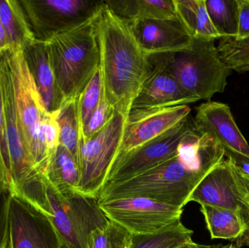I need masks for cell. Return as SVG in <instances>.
<instances>
[{
  "label": "cell",
  "instance_id": "1",
  "mask_svg": "<svg viewBox=\"0 0 249 248\" xmlns=\"http://www.w3.org/2000/svg\"><path fill=\"white\" fill-rule=\"evenodd\" d=\"M96 26L105 94L115 111L127 116L147 73V55L128 23L118 17L105 1Z\"/></svg>",
  "mask_w": 249,
  "mask_h": 248
},
{
  "label": "cell",
  "instance_id": "2",
  "mask_svg": "<svg viewBox=\"0 0 249 248\" xmlns=\"http://www.w3.org/2000/svg\"><path fill=\"white\" fill-rule=\"evenodd\" d=\"M98 16L46 42L51 66L65 101L77 99L99 67Z\"/></svg>",
  "mask_w": 249,
  "mask_h": 248
},
{
  "label": "cell",
  "instance_id": "3",
  "mask_svg": "<svg viewBox=\"0 0 249 248\" xmlns=\"http://www.w3.org/2000/svg\"><path fill=\"white\" fill-rule=\"evenodd\" d=\"M205 176L187 167L176 155L131 179L106 185L98 200L139 197L184 208Z\"/></svg>",
  "mask_w": 249,
  "mask_h": 248
},
{
  "label": "cell",
  "instance_id": "4",
  "mask_svg": "<svg viewBox=\"0 0 249 248\" xmlns=\"http://www.w3.org/2000/svg\"><path fill=\"white\" fill-rule=\"evenodd\" d=\"M162 55L173 75L199 100L209 101L225 92L231 70L221 58L215 39L193 38L187 49Z\"/></svg>",
  "mask_w": 249,
  "mask_h": 248
},
{
  "label": "cell",
  "instance_id": "5",
  "mask_svg": "<svg viewBox=\"0 0 249 248\" xmlns=\"http://www.w3.org/2000/svg\"><path fill=\"white\" fill-rule=\"evenodd\" d=\"M8 61L14 87L15 102L20 131L34 167L45 175L51 160L42 134V123L47 113L33 78L20 50L3 52Z\"/></svg>",
  "mask_w": 249,
  "mask_h": 248
},
{
  "label": "cell",
  "instance_id": "6",
  "mask_svg": "<svg viewBox=\"0 0 249 248\" xmlns=\"http://www.w3.org/2000/svg\"><path fill=\"white\" fill-rule=\"evenodd\" d=\"M36 40L82 26L95 18L105 5L102 0H19Z\"/></svg>",
  "mask_w": 249,
  "mask_h": 248
},
{
  "label": "cell",
  "instance_id": "7",
  "mask_svg": "<svg viewBox=\"0 0 249 248\" xmlns=\"http://www.w3.org/2000/svg\"><path fill=\"white\" fill-rule=\"evenodd\" d=\"M127 116L115 112L110 122L96 135L81 143L78 192L98 199L118 157Z\"/></svg>",
  "mask_w": 249,
  "mask_h": 248
},
{
  "label": "cell",
  "instance_id": "8",
  "mask_svg": "<svg viewBox=\"0 0 249 248\" xmlns=\"http://www.w3.org/2000/svg\"><path fill=\"white\" fill-rule=\"evenodd\" d=\"M50 219L56 229L64 248H86L88 239L95 230L105 227L109 220L96 198L73 192L60 195L49 202Z\"/></svg>",
  "mask_w": 249,
  "mask_h": 248
},
{
  "label": "cell",
  "instance_id": "9",
  "mask_svg": "<svg viewBox=\"0 0 249 248\" xmlns=\"http://www.w3.org/2000/svg\"><path fill=\"white\" fill-rule=\"evenodd\" d=\"M200 205L227 208L238 213L246 232L237 247H249V193L228 159L217 165L199 183L189 199Z\"/></svg>",
  "mask_w": 249,
  "mask_h": 248
},
{
  "label": "cell",
  "instance_id": "10",
  "mask_svg": "<svg viewBox=\"0 0 249 248\" xmlns=\"http://www.w3.org/2000/svg\"><path fill=\"white\" fill-rule=\"evenodd\" d=\"M108 219L132 234H151L181 220L183 208L148 198L130 197L99 201Z\"/></svg>",
  "mask_w": 249,
  "mask_h": 248
},
{
  "label": "cell",
  "instance_id": "11",
  "mask_svg": "<svg viewBox=\"0 0 249 248\" xmlns=\"http://www.w3.org/2000/svg\"><path fill=\"white\" fill-rule=\"evenodd\" d=\"M193 128V119L189 116L158 138L118 154L105 186L122 183L175 157L180 141Z\"/></svg>",
  "mask_w": 249,
  "mask_h": 248
},
{
  "label": "cell",
  "instance_id": "12",
  "mask_svg": "<svg viewBox=\"0 0 249 248\" xmlns=\"http://www.w3.org/2000/svg\"><path fill=\"white\" fill-rule=\"evenodd\" d=\"M8 248H64L49 217L17 195L9 203Z\"/></svg>",
  "mask_w": 249,
  "mask_h": 248
},
{
  "label": "cell",
  "instance_id": "13",
  "mask_svg": "<svg viewBox=\"0 0 249 248\" xmlns=\"http://www.w3.org/2000/svg\"><path fill=\"white\" fill-rule=\"evenodd\" d=\"M147 73L131 109L167 107L198 101L170 71L162 53L147 55Z\"/></svg>",
  "mask_w": 249,
  "mask_h": 248
},
{
  "label": "cell",
  "instance_id": "14",
  "mask_svg": "<svg viewBox=\"0 0 249 248\" xmlns=\"http://www.w3.org/2000/svg\"><path fill=\"white\" fill-rule=\"evenodd\" d=\"M190 112L187 105L130 109L126 117L118 154L158 138L185 120L190 116Z\"/></svg>",
  "mask_w": 249,
  "mask_h": 248
},
{
  "label": "cell",
  "instance_id": "15",
  "mask_svg": "<svg viewBox=\"0 0 249 248\" xmlns=\"http://www.w3.org/2000/svg\"><path fill=\"white\" fill-rule=\"evenodd\" d=\"M195 131L207 135L223 147L225 151L249 157V144L240 131L228 104L209 101L196 108Z\"/></svg>",
  "mask_w": 249,
  "mask_h": 248
},
{
  "label": "cell",
  "instance_id": "16",
  "mask_svg": "<svg viewBox=\"0 0 249 248\" xmlns=\"http://www.w3.org/2000/svg\"><path fill=\"white\" fill-rule=\"evenodd\" d=\"M127 23L146 55L184 50L190 48L193 42V36L178 17Z\"/></svg>",
  "mask_w": 249,
  "mask_h": 248
},
{
  "label": "cell",
  "instance_id": "17",
  "mask_svg": "<svg viewBox=\"0 0 249 248\" xmlns=\"http://www.w3.org/2000/svg\"><path fill=\"white\" fill-rule=\"evenodd\" d=\"M22 51L45 109L51 113L58 112L65 100L55 80L46 42L36 39Z\"/></svg>",
  "mask_w": 249,
  "mask_h": 248
},
{
  "label": "cell",
  "instance_id": "18",
  "mask_svg": "<svg viewBox=\"0 0 249 248\" xmlns=\"http://www.w3.org/2000/svg\"><path fill=\"white\" fill-rule=\"evenodd\" d=\"M105 4L126 22L177 17L174 0H107Z\"/></svg>",
  "mask_w": 249,
  "mask_h": 248
},
{
  "label": "cell",
  "instance_id": "19",
  "mask_svg": "<svg viewBox=\"0 0 249 248\" xmlns=\"http://www.w3.org/2000/svg\"><path fill=\"white\" fill-rule=\"evenodd\" d=\"M45 176L62 196L78 192L80 164L65 147L59 144L51 157Z\"/></svg>",
  "mask_w": 249,
  "mask_h": 248
},
{
  "label": "cell",
  "instance_id": "20",
  "mask_svg": "<svg viewBox=\"0 0 249 248\" xmlns=\"http://www.w3.org/2000/svg\"><path fill=\"white\" fill-rule=\"evenodd\" d=\"M212 239L228 240L237 246L244 237L246 226L238 213L227 208L200 205Z\"/></svg>",
  "mask_w": 249,
  "mask_h": 248
},
{
  "label": "cell",
  "instance_id": "21",
  "mask_svg": "<svg viewBox=\"0 0 249 248\" xmlns=\"http://www.w3.org/2000/svg\"><path fill=\"white\" fill-rule=\"evenodd\" d=\"M0 19L11 49L23 50L36 40L19 0H0Z\"/></svg>",
  "mask_w": 249,
  "mask_h": 248
},
{
  "label": "cell",
  "instance_id": "22",
  "mask_svg": "<svg viewBox=\"0 0 249 248\" xmlns=\"http://www.w3.org/2000/svg\"><path fill=\"white\" fill-rule=\"evenodd\" d=\"M177 17L193 38H221L209 18L205 0H174Z\"/></svg>",
  "mask_w": 249,
  "mask_h": 248
},
{
  "label": "cell",
  "instance_id": "23",
  "mask_svg": "<svg viewBox=\"0 0 249 248\" xmlns=\"http://www.w3.org/2000/svg\"><path fill=\"white\" fill-rule=\"evenodd\" d=\"M193 235L180 220L155 234H132L130 248H178L193 243Z\"/></svg>",
  "mask_w": 249,
  "mask_h": 248
},
{
  "label": "cell",
  "instance_id": "24",
  "mask_svg": "<svg viewBox=\"0 0 249 248\" xmlns=\"http://www.w3.org/2000/svg\"><path fill=\"white\" fill-rule=\"evenodd\" d=\"M205 1L209 18L220 37H236L239 16L238 0H205Z\"/></svg>",
  "mask_w": 249,
  "mask_h": 248
},
{
  "label": "cell",
  "instance_id": "25",
  "mask_svg": "<svg viewBox=\"0 0 249 248\" xmlns=\"http://www.w3.org/2000/svg\"><path fill=\"white\" fill-rule=\"evenodd\" d=\"M59 144L65 147L80 164L81 132L77 112V99L64 102L58 112Z\"/></svg>",
  "mask_w": 249,
  "mask_h": 248
},
{
  "label": "cell",
  "instance_id": "26",
  "mask_svg": "<svg viewBox=\"0 0 249 248\" xmlns=\"http://www.w3.org/2000/svg\"><path fill=\"white\" fill-rule=\"evenodd\" d=\"M103 92V79L100 67H99L77 99V116L81 137L83 129L100 103Z\"/></svg>",
  "mask_w": 249,
  "mask_h": 248
},
{
  "label": "cell",
  "instance_id": "27",
  "mask_svg": "<svg viewBox=\"0 0 249 248\" xmlns=\"http://www.w3.org/2000/svg\"><path fill=\"white\" fill-rule=\"evenodd\" d=\"M131 241V233L109 220L105 227L90 234L86 248H130Z\"/></svg>",
  "mask_w": 249,
  "mask_h": 248
},
{
  "label": "cell",
  "instance_id": "28",
  "mask_svg": "<svg viewBox=\"0 0 249 248\" xmlns=\"http://www.w3.org/2000/svg\"><path fill=\"white\" fill-rule=\"evenodd\" d=\"M217 49L221 58L231 71L238 73L249 71V38L244 40L221 38Z\"/></svg>",
  "mask_w": 249,
  "mask_h": 248
},
{
  "label": "cell",
  "instance_id": "29",
  "mask_svg": "<svg viewBox=\"0 0 249 248\" xmlns=\"http://www.w3.org/2000/svg\"><path fill=\"white\" fill-rule=\"evenodd\" d=\"M115 112L113 106L109 103L104 89L100 103L82 132L81 143L88 141L102 131L110 122Z\"/></svg>",
  "mask_w": 249,
  "mask_h": 248
},
{
  "label": "cell",
  "instance_id": "30",
  "mask_svg": "<svg viewBox=\"0 0 249 248\" xmlns=\"http://www.w3.org/2000/svg\"><path fill=\"white\" fill-rule=\"evenodd\" d=\"M10 175L11 165L0 83V187L4 188L9 192L10 187Z\"/></svg>",
  "mask_w": 249,
  "mask_h": 248
},
{
  "label": "cell",
  "instance_id": "31",
  "mask_svg": "<svg viewBox=\"0 0 249 248\" xmlns=\"http://www.w3.org/2000/svg\"><path fill=\"white\" fill-rule=\"evenodd\" d=\"M58 112L54 113L47 112L44 116L41 128L42 136L51 156L59 145L60 128L57 119Z\"/></svg>",
  "mask_w": 249,
  "mask_h": 248
},
{
  "label": "cell",
  "instance_id": "32",
  "mask_svg": "<svg viewBox=\"0 0 249 248\" xmlns=\"http://www.w3.org/2000/svg\"><path fill=\"white\" fill-rule=\"evenodd\" d=\"M11 194L0 187V248H8L9 203Z\"/></svg>",
  "mask_w": 249,
  "mask_h": 248
},
{
  "label": "cell",
  "instance_id": "33",
  "mask_svg": "<svg viewBox=\"0 0 249 248\" xmlns=\"http://www.w3.org/2000/svg\"><path fill=\"white\" fill-rule=\"evenodd\" d=\"M239 16L238 30L236 40H244L249 38V0H238Z\"/></svg>",
  "mask_w": 249,
  "mask_h": 248
},
{
  "label": "cell",
  "instance_id": "34",
  "mask_svg": "<svg viewBox=\"0 0 249 248\" xmlns=\"http://www.w3.org/2000/svg\"><path fill=\"white\" fill-rule=\"evenodd\" d=\"M9 49H10V45H9L8 39H7L5 30H4V26L1 23V19H0V54L6 52Z\"/></svg>",
  "mask_w": 249,
  "mask_h": 248
},
{
  "label": "cell",
  "instance_id": "35",
  "mask_svg": "<svg viewBox=\"0 0 249 248\" xmlns=\"http://www.w3.org/2000/svg\"><path fill=\"white\" fill-rule=\"evenodd\" d=\"M220 245H215V246H206V245H200L193 242L185 246H181L178 248H218Z\"/></svg>",
  "mask_w": 249,
  "mask_h": 248
},
{
  "label": "cell",
  "instance_id": "36",
  "mask_svg": "<svg viewBox=\"0 0 249 248\" xmlns=\"http://www.w3.org/2000/svg\"><path fill=\"white\" fill-rule=\"evenodd\" d=\"M235 169H236L237 172H238V176H239V178L241 179V182H243V183H244L245 187L247 188V191H248L249 193V176L244 174V173H241V172H240L236 167H235Z\"/></svg>",
  "mask_w": 249,
  "mask_h": 248
},
{
  "label": "cell",
  "instance_id": "37",
  "mask_svg": "<svg viewBox=\"0 0 249 248\" xmlns=\"http://www.w3.org/2000/svg\"><path fill=\"white\" fill-rule=\"evenodd\" d=\"M218 248H238L235 245H234L233 243H231V244L227 245V246H222V245H220L219 247Z\"/></svg>",
  "mask_w": 249,
  "mask_h": 248
}]
</instances>
